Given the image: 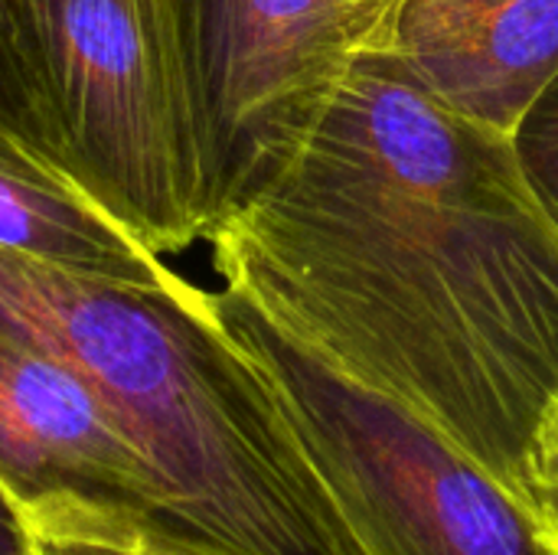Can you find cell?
Instances as JSON below:
<instances>
[{
  "instance_id": "7a4b0ae2",
  "label": "cell",
  "mask_w": 558,
  "mask_h": 555,
  "mask_svg": "<svg viewBox=\"0 0 558 555\" xmlns=\"http://www.w3.org/2000/svg\"><path fill=\"white\" fill-rule=\"evenodd\" d=\"M0 327L59 357L121 415L170 487V527L226 555H366L213 291L0 249Z\"/></svg>"
},
{
  "instance_id": "277c9868",
  "label": "cell",
  "mask_w": 558,
  "mask_h": 555,
  "mask_svg": "<svg viewBox=\"0 0 558 555\" xmlns=\"http://www.w3.org/2000/svg\"><path fill=\"white\" fill-rule=\"evenodd\" d=\"M62 167L150 252L203 239L163 0H20Z\"/></svg>"
},
{
  "instance_id": "6da1fadb",
  "label": "cell",
  "mask_w": 558,
  "mask_h": 555,
  "mask_svg": "<svg viewBox=\"0 0 558 555\" xmlns=\"http://www.w3.org/2000/svg\"><path fill=\"white\" fill-rule=\"evenodd\" d=\"M206 242L222 285L523 497L558 402V232L507 134L373 49Z\"/></svg>"
},
{
  "instance_id": "5b68a950",
  "label": "cell",
  "mask_w": 558,
  "mask_h": 555,
  "mask_svg": "<svg viewBox=\"0 0 558 555\" xmlns=\"http://www.w3.org/2000/svg\"><path fill=\"white\" fill-rule=\"evenodd\" d=\"M396 0H163L196 150L203 239L301 150L379 49Z\"/></svg>"
},
{
  "instance_id": "8992f818",
  "label": "cell",
  "mask_w": 558,
  "mask_h": 555,
  "mask_svg": "<svg viewBox=\"0 0 558 555\" xmlns=\"http://www.w3.org/2000/svg\"><path fill=\"white\" fill-rule=\"evenodd\" d=\"M0 491L72 494L170 520V487L121 415L59 357L0 327Z\"/></svg>"
},
{
  "instance_id": "3957f363",
  "label": "cell",
  "mask_w": 558,
  "mask_h": 555,
  "mask_svg": "<svg viewBox=\"0 0 558 555\" xmlns=\"http://www.w3.org/2000/svg\"><path fill=\"white\" fill-rule=\"evenodd\" d=\"M213 294L363 553L558 555L526 500L441 429L340 373L239 288Z\"/></svg>"
},
{
  "instance_id": "30bf717a",
  "label": "cell",
  "mask_w": 558,
  "mask_h": 555,
  "mask_svg": "<svg viewBox=\"0 0 558 555\" xmlns=\"http://www.w3.org/2000/svg\"><path fill=\"white\" fill-rule=\"evenodd\" d=\"M0 128L62 167L33 65L29 29L20 0H0ZM65 170V167H62ZM69 173V170H65ZM72 177V173H69ZM75 180V177H72Z\"/></svg>"
},
{
  "instance_id": "5bb4252c",
  "label": "cell",
  "mask_w": 558,
  "mask_h": 555,
  "mask_svg": "<svg viewBox=\"0 0 558 555\" xmlns=\"http://www.w3.org/2000/svg\"><path fill=\"white\" fill-rule=\"evenodd\" d=\"M549 415H556V419H558V402H556V409H553V412H549Z\"/></svg>"
},
{
  "instance_id": "9c48e42d",
  "label": "cell",
  "mask_w": 558,
  "mask_h": 555,
  "mask_svg": "<svg viewBox=\"0 0 558 555\" xmlns=\"http://www.w3.org/2000/svg\"><path fill=\"white\" fill-rule=\"evenodd\" d=\"M20 520L33 555H226L154 514L72 494L43 497Z\"/></svg>"
},
{
  "instance_id": "ba28073f",
  "label": "cell",
  "mask_w": 558,
  "mask_h": 555,
  "mask_svg": "<svg viewBox=\"0 0 558 555\" xmlns=\"http://www.w3.org/2000/svg\"><path fill=\"white\" fill-rule=\"evenodd\" d=\"M0 249L131 285H163L177 275L59 164L7 128H0Z\"/></svg>"
},
{
  "instance_id": "8fae6325",
  "label": "cell",
  "mask_w": 558,
  "mask_h": 555,
  "mask_svg": "<svg viewBox=\"0 0 558 555\" xmlns=\"http://www.w3.org/2000/svg\"><path fill=\"white\" fill-rule=\"evenodd\" d=\"M510 144L533 196L558 232V79L520 118Z\"/></svg>"
},
{
  "instance_id": "4fadbf2b",
  "label": "cell",
  "mask_w": 558,
  "mask_h": 555,
  "mask_svg": "<svg viewBox=\"0 0 558 555\" xmlns=\"http://www.w3.org/2000/svg\"><path fill=\"white\" fill-rule=\"evenodd\" d=\"M0 555H33L23 520L13 510V504L3 497V491H0Z\"/></svg>"
},
{
  "instance_id": "52a82bcc",
  "label": "cell",
  "mask_w": 558,
  "mask_h": 555,
  "mask_svg": "<svg viewBox=\"0 0 558 555\" xmlns=\"http://www.w3.org/2000/svg\"><path fill=\"white\" fill-rule=\"evenodd\" d=\"M379 52L448 111L510 137L558 79V0H396Z\"/></svg>"
},
{
  "instance_id": "7c38bea8",
  "label": "cell",
  "mask_w": 558,
  "mask_h": 555,
  "mask_svg": "<svg viewBox=\"0 0 558 555\" xmlns=\"http://www.w3.org/2000/svg\"><path fill=\"white\" fill-rule=\"evenodd\" d=\"M523 500L533 510L539 530L546 533V540L553 543L558 553V419L549 415L536 448L530 455V468H526V484H523Z\"/></svg>"
}]
</instances>
